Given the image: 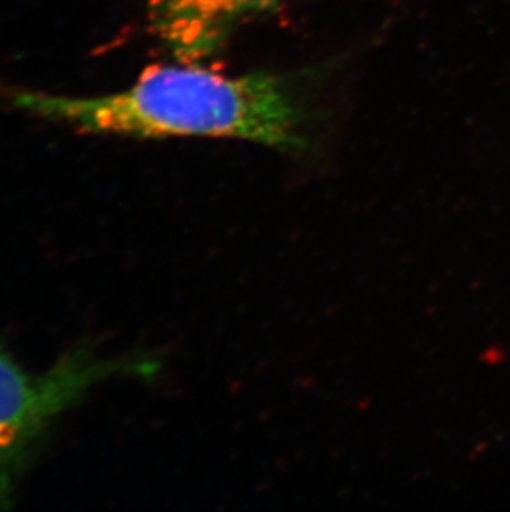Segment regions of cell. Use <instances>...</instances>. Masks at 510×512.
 <instances>
[{
  "instance_id": "1",
  "label": "cell",
  "mask_w": 510,
  "mask_h": 512,
  "mask_svg": "<svg viewBox=\"0 0 510 512\" xmlns=\"http://www.w3.org/2000/svg\"><path fill=\"white\" fill-rule=\"evenodd\" d=\"M15 107L87 133L131 138H232L284 153L308 148L312 112L300 75L227 77L198 63L158 65L123 92L65 97L17 92Z\"/></svg>"
},
{
  "instance_id": "2",
  "label": "cell",
  "mask_w": 510,
  "mask_h": 512,
  "mask_svg": "<svg viewBox=\"0 0 510 512\" xmlns=\"http://www.w3.org/2000/svg\"><path fill=\"white\" fill-rule=\"evenodd\" d=\"M133 367L123 360L73 353L45 373H30L0 350V509L32 446L52 421L97 383Z\"/></svg>"
},
{
  "instance_id": "3",
  "label": "cell",
  "mask_w": 510,
  "mask_h": 512,
  "mask_svg": "<svg viewBox=\"0 0 510 512\" xmlns=\"http://www.w3.org/2000/svg\"><path fill=\"white\" fill-rule=\"evenodd\" d=\"M280 0H145L153 34L183 63H198L226 47L244 22Z\"/></svg>"
}]
</instances>
